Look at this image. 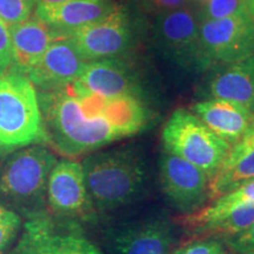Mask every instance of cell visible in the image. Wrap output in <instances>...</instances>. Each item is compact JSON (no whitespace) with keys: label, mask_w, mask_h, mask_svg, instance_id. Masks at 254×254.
<instances>
[{"label":"cell","mask_w":254,"mask_h":254,"mask_svg":"<svg viewBox=\"0 0 254 254\" xmlns=\"http://www.w3.org/2000/svg\"><path fill=\"white\" fill-rule=\"evenodd\" d=\"M45 141L66 157H79L144 131L151 114L142 98H106L78 84L38 93Z\"/></svg>","instance_id":"1"},{"label":"cell","mask_w":254,"mask_h":254,"mask_svg":"<svg viewBox=\"0 0 254 254\" xmlns=\"http://www.w3.org/2000/svg\"><path fill=\"white\" fill-rule=\"evenodd\" d=\"M81 166L94 207L100 211L131 204L144 190L145 163L132 147L94 152Z\"/></svg>","instance_id":"2"},{"label":"cell","mask_w":254,"mask_h":254,"mask_svg":"<svg viewBox=\"0 0 254 254\" xmlns=\"http://www.w3.org/2000/svg\"><path fill=\"white\" fill-rule=\"evenodd\" d=\"M56 155L44 146H26L7 159L0 172V205L33 218L44 213Z\"/></svg>","instance_id":"3"},{"label":"cell","mask_w":254,"mask_h":254,"mask_svg":"<svg viewBox=\"0 0 254 254\" xmlns=\"http://www.w3.org/2000/svg\"><path fill=\"white\" fill-rule=\"evenodd\" d=\"M45 141L38 93L25 75L0 77V150Z\"/></svg>","instance_id":"4"},{"label":"cell","mask_w":254,"mask_h":254,"mask_svg":"<svg viewBox=\"0 0 254 254\" xmlns=\"http://www.w3.org/2000/svg\"><path fill=\"white\" fill-rule=\"evenodd\" d=\"M161 136L165 151L204 171L209 182L225 164L232 148L186 109L174 111Z\"/></svg>","instance_id":"5"},{"label":"cell","mask_w":254,"mask_h":254,"mask_svg":"<svg viewBox=\"0 0 254 254\" xmlns=\"http://www.w3.org/2000/svg\"><path fill=\"white\" fill-rule=\"evenodd\" d=\"M153 40L164 56L187 71L209 67L200 39V23L192 9L184 7L155 17Z\"/></svg>","instance_id":"6"},{"label":"cell","mask_w":254,"mask_h":254,"mask_svg":"<svg viewBox=\"0 0 254 254\" xmlns=\"http://www.w3.org/2000/svg\"><path fill=\"white\" fill-rule=\"evenodd\" d=\"M204 55L212 65H230L254 55V21L244 7L230 17L200 23Z\"/></svg>","instance_id":"7"},{"label":"cell","mask_w":254,"mask_h":254,"mask_svg":"<svg viewBox=\"0 0 254 254\" xmlns=\"http://www.w3.org/2000/svg\"><path fill=\"white\" fill-rule=\"evenodd\" d=\"M59 36L67 39L86 62L120 58L134 41L131 20L122 6L109 17Z\"/></svg>","instance_id":"8"},{"label":"cell","mask_w":254,"mask_h":254,"mask_svg":"<svg viewBox=\"0 0 254 254\" xmlns=\"http://www.w3.org/2000/svg\"><path fill=\"white\" fill-rule=\"evenodd\" d=\"M159 176L165 195L185 215L198 211L209 200V178L177 155L166 151L160 155Z\"/></svg>","instance_id":"9"},{"label":"cell","mask_w":254,"mask_h":254,"mask_svg":"<svg viewBox=\"0 0 254 254\" xmlns=\"http://www.w3.org/2000/svg\"><path fill=\"white\" fill-rule=\"evenodd\" d=\"M12 254H103L78 231L57 224L46 213L27 219Z\"/></svg>","instance_id":"10"},{"label":"cell","mask_w":254,"mask_h":254,"mask_svg":"<svg viewBox=\"0 0 254 254\" xmlns=\"http://www.w3.org/2000/svg\"><path fill=\"white\" fill-rule=\"evenodd\" d=\"M46 198L52 211L64 218L88 221L95 215L84 171L78 161H57L50 173Z\"/></svg>","instance_id":"11"},{"label":"cell","mask_w":254,"mask_h":254,"mask_svg":"<svg viewBox=\"0 0 254 254\" xmlns=\"http://www.w3.org/2000/svg\"><path fill=\"white\" fill-rule=\"evenodd\" d=\"M86 62L64 37L53 41L27 73V78L41 91L65 87L80 77Z\"/></svg>","instance_id":"12"},{"label":"cell","mask_w":254,"mask_h":254,"mask_svg":"<svg viewBox=\"0 0 254 254\" xmlns=\"http://www.w3.org/2000/svg\"><path fill=\"white\" fill-rule=\"evenodd\" d=\"M173 243L172 224L161 218L124 225L110 236L112 254H170Z\"/></svg>","instance_id":"13"},{"label":"cell","mask_w":254,"mask_h":254,"mask_svg":"<svg viewBox=\"0 0 254 254\" xmlns=\"http://www.w3.org/2000/svg\"><path fill=\"white\" fill-rule=\"evenodd\" d=\"M77 82L85 90L106 98L124 95L141 98L138 75L122 58L88 62Z\"/></svg>","instance_id":"14"},{"label":"cell","mask_w":254,"mask_h":254,"mask_svg":"<svg viewBox=\"0 0 254 254\" xmlns=\"http://www.w3.org/2000/svg\"><path fill=\"white\" fill-rule=\"evenodd\" d=\"M119 7L116 0H67L59 4L36 5L34 14L60 34L99 21Z\"/></svg>","instance_id":"15"},{"label":"cell","mask_w":254,"mask_h":254,"mask_svg":"<svg viewBox=\"0 0 254 254\" xmlns=\"http://www.w3.org/2000/svg\"><path fill=\"white\" fill-rule=\"evenodd\" d=\"M9 34L12 47L11 73L21 75L27 74L51 44L60 37L58 32L37 17L9 26Z\"/></svg>","instance_id":"16"},{"label":"cell","mask_w":254,"mask_h":254,"mask_svg":"<svg viewBox=\"0 0 254 254\" xmlns=\"http://www.w3.org/2000/svg\"><path fill=\"white\" fill-rule=\"evenodd\" d=\"M193 113L231 147L243 138L254 120V114L246 107L215 98L195 104Z\"/></svg>","instance_id":"17"},{"label":"cell","mask_w":254,"mask_h":254,"mask_svg":"<svg viewBox=\"0 0 254 254\" xmlns=\"http://www.w3.org/2000/svg\"><path fill=\"white\" fill-rule=\"evenodd\" d=\"M208 94L239 104L254 114V55L221 66L209 80Z\"/></svg>","instance_id":"18"},{"label":"cell","mask_w":254,"mask_h":254,"mask_svg":"<svg viewBox=\"0 0 254 254\" xmlns=\"http://www.w3.org/2000/svg\"><path fill=\"white\" fill-rule=\"evenodd\" d=\"M254 179V150L231 166L221 168L209 182V200H214Z\"/></svg>","instance_id":"19"},{"label":"cell","mask_w":254,"mask_h":254,"mask_svg":"<svg viewBox=\"0 0 254 254\" xmlns=\"http://www.w3.org/2000/svg\"><path fill=\"white\" fill-rule=\"evenodd\" d=\"M245 7V0H207L195 12L199 23L230 17Z\"/></svg>","instance_id":"20"},{"label":"cell","mask_w":254,"mask_h":254,"mask_svg":"<svg viewBox=\"0 0 254 254\" xmlns=\"http://www.w3.org/2000/svg\"><path fill=\"white\" fill-rule=\"evenodd\" d=\"M241 205H254V179L243 184L226 194L212 200L207 206L213 209H224Z\"/></svg>","instance_id":"21"},{"label":"cell","mask_w":254,"mask_h":254,"mask_svg":"<svg viewBox=\"0 0 254 254\" xmlns=\"http://www.w3.org/2000/svg\"><path fill=\"white\" fill-rule=\"evenodd\" d=\"M34 7V0H0V20L8 26L19 24L31 17Z\"/></svg>","instance_id":"22"},{"label":"cell","mask_w":254,"mask_h":254,"mask_svg":"<svg viewBox=\"0 0 254 254\" xmlns=\"http://www.w3.org/2000/svg\"><path fill=\"white\" fill-rule=\"evenodd\" d=\"M20 222V215L0 205V254L5 252L17 237Z\"/></svg>","instance_id":"23"},{"label":"cell","mask_w":254,"mask_h":254,"mask_svg":"<svg viewBox=\"0 0 254 254\" xmlns=\"http://www.w3.org/2000/svg\"><path fill=\"white\" fill-rule=\"evenodd\" d=\"M173 254H227L226 246L213 238H202L180 247Z\"/></svg>","instance_id":"24"},{"label":"cell","mask_w":254,"mask_h":254,"mask_svg":"<svg viewBox=\"0 0 254 254\" xmlns=\"http://www.w3.org/2000/svg\"><path fill=\"white\" fill-rule=\"evenodd\" d=\"M190 0H136V4L145 13L158 15L187 7Z\"/></svg>","instance_id":"25"},{"label":"cell","mask_w":254,"mask_h":254,"mask_svg":"<svg viewBox=\"0 0 254 254\" xmlns=\"http://www.w3.org/2000/svg\"><path fill=\"white\" fill-rule=\"evenodd\" d=\"M225 246L234 254H254V222L241 233L225 238Z\"/></svg>","instance_id":"26"},{"label":"cell","mask_w":254,"mask_h":254,"mask_svg":"<svg viewBox=\"0 0 254 254\" xmlns=\"http://www.w3.org/2000/svg\"><path fill=\"white\" fill-rule=\"evenodd\" d=\"M253 150H254V120L250 125L249 128H247L245 134L243 135V138H241L240 140L231 148L230 154H228L226 161H225V164L222 165L221 168L231 166L232 164H234L237 160H239L241 157H244V155Z\"/></svg>","instance_id":"27"},{"label":"cell","mask_w":254,"mask_h":254,"mask_svg":"<svg viewBox=\"0 0 254 254\" xmlns=\"http://www.w3.org/2000/svg\"><path fill=\"white\" fill-rule=\"evenodd\" d=\"M12 66V47L9 26L0 20V77L6 75Z\"/></svg>","instance_id":"28"},{"label":"cell","mask_w":254,"mask_h":254,"mask_svg":"<svg viewBox=\"0 0 254 254\" xmlns=\"http://www.w3.org/2000/svg\"><path fill=\"white\" fill-rule=\"evenodd\" d=\"M245 8L254 21V0H245Z\"/></svg>","instance_id":"29"},{"label":"cell","mask_w":254,"mask_h":254,"mask_svg":"<svg viewBox=\"0 0 254 254\" xmlns=\"http://www.w3.org/2000/svg\"><path fill=\"white\" fill-rule=\"evenodd\" d=\"M36 5H50V4H59V2L67 1V0H34Z\"/></svg>","instance_id":"30"},{"label":"cell","mask_w":254,"mask_h":254,"mask_svg":"<svg viewBox=\"0 0 254 254\" xmlns=\"http://www.w3.org/2000/svg\"><path fill=\"white\" fill-rule=\"evenodd\" d=\"M190 1H196V2H199L200 5H201V4H204L205 1H207V0H190Z\"/></svg>","instance_id":"31"}]
</instances>
